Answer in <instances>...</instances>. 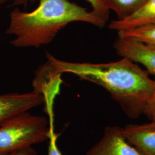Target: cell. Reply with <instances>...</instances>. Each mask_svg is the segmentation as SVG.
<instances>
[{
  "label": "cell",
  "instance_id": "obj_1",
  "mask_svg": "<svg viewBox=\"0 0 155 155\" xmlns=\"http://www.w3.org/2000/svg\"><path fill=\"white\" fill-rule=\"evenodd\" d=\"M47 57L55 76L71 73L102 86L133 119L143 114L155 89V80L150 78L149 73L125 58L107 63H90L63 61L48 53Z\"/></svg>",
  "mask_w": 155,
  "mask_h": 155
},
{
  "label": "cell",
  "instance_id": "obj_2",
  "mask_svg": "<svg viewBox=\"0 0 155 155\" xmlns=\"http://www.w3.org/2000/svg\"><path fill=\"white\" fill-rule=\"evenodd\" d=\"M75 21L88 22L99 28L106 21L93 12L69 0H40L30 12L14 9L5 33L15 38L11 45L17 47H35L50 44L62 28Z\"/></svg>",
  "mask_w": 155,
  "mask_h": 155
},
{
  "label": "cell",
  "instance_id": "obj_3",
  "mask_svg": "<svg viewBox=\"0 0 155 155\" xmlns=\"http://www.w3.org/2000/svg\"><path fill=\"white\" fill-rule=\"evenodd\" d=\"M53 131V124L45 117L21 113L0 126V155L44 143Z\"/></svg>",
  "mask_w": 155,
  "mask_h": 155
},
{
  "label": "cell",
  "instance_id": "obj_4",
  "mask_svg": "<svg viewBox=\"0 0 155 155\" xmlns=\"http://www.w3.org/2000/svg\"><path fill=\"white\" fill-rule=\"evenodd\" d=\"M85 155H141L125 138L122 127L105 128L102 137Z\"/></svg>",
  "mask_w": 155,
  "mask_h": 155
},
{
  "label": "cell",
  "instance_id": "obj_5",
  "mask_svg": "<svg viewBox=\"0 0 155 155\" xmlns=\"http://www.w3.org/2000/svg\"><path fill=\"white\" fill-rule=\"evenodd\" d=\"M44 103V96L35 91L23 94H1L0 126L18 114Z\"/></svg>",
  "mask_w": 155,
  "mask_h": 155
},
{
  "label": "cell",
  "instance_id": "obj_6",
  "mask_svg": "<svg viewBox=\"0 0 155 155\" xmlns=\"http://www.w3.org/2000/svg\"><path fill=\"white\" fill-rule=\"evenodd\" d=\"M117 54L122 58L142 64L155 76V48L133 39L118 37L114 43Z\"/></svg>",
  "mask_w": 155,
  "mask_h": 155
},
{
  "label": "cell",
  "instance_id": "obj_7",
  "mask_svg": "<svg viewBox=\"0 0 155 155\" xmlns=\"http://www.w3.org/2000/svg\"><path fill=\"white\" fill-rule=\"evenodd\" d=\"M127 142L141 155H155V121L122 127Z\"/></svg>",
  "mask_w": 155,
  "mask_h": 155
},
{
  "label": "cell",
  "instance_id": "obj_8",
  "mask_svg": "<svg viewBox=\"0 0 155 155\" xmlns=\"http://www.w3.org/2000/svg\"><path fill=\"white\" fill-rule=\"evenodd\" d=\"M155 24V0H148L130 16L121 20L113 21L109 27L117 32L130 28Z\"/></svg>",
  "mask_w": 155,
  "mask_h": 155
},
{
  "label": "cell",
  "instance_id": "obj_9",
  "mask_svg": "<svg viewBox=\"0 0 155 155\" xmlns=\"http://www.w3.org/2000/svg\"><path fill=\"white\" fill-rule=\"evenodd\" d=\"M106 7L116 13L121 20L137 11L148 0H102Z\"/></svg>",
  "mask_w": 155,
  "mask_h": 155
},
{
  "label": "cell",
  "instance_id": "obj_10",
  "mask_svg": "<svg viewBox=\"0 0 155 155\" xmlns=\"http://www.w3.org/2000/svg\"><path fill=\"white\" fill-rule=\"evenodd\" d=\"M118 37L137 40L155 48V24L118 31Z\"/></svg>",
  "mask_w": 155,
  "mask_h": 155
},
{
  "label": "cell",
  "instance_id": "obj_11",
  "mask_svg": "<svg viewBox=\"0 0 155 155\" xmlns=\"http://www.w3.org/2000/svg\"><path fill=\"white\" fill-rule=\"evenodd\" d=\"M91 4L93 11L98 16L104 19L105 21L109 19V10L106 7L102 0H86Z\"/></svg>",
  "mask_w": 155,
  "mask_h": 155
},
{
  "label": "cell",
  "instance_id": "obj_12",
  "mask_svg": "<svg viewBox=\"0 0 155 155\" xmlns=\"http://www.w3.org/2000/svg\"><path fill=\"white\" fill-rule=\"evenodd\" d=\"M143 114L151 121H155V87L153 93L145 107Z\"/></svg>",
  "mask_w": 155,
  "mask_h": 155
},
{
  "label": "cell",
  "instance_id": "obj_13",
  "mask_svg": "<svg viewBox=\"0 0 155 155\" xmlns=\"http://www.w3.org/2000/svg\"><path fill=\"white\" fill-rule=\"evenodd\" d=\"M56 139L57 136L55 135L54 131H53L48 140L49 144L48 148V155H62L56 144Z\"/></svg>",
  "mask_w": 155,
  "mask_h": 155
},
{
  "label": "cell",
  "instance_id": "obj_14",
  "mask_svg": "<svg viewBox=\"0 0 155 155\" xmlns=\"http://www.w3.org/2000/svg\"><path fill=\"white\" fill-rule=\"evenodd\" d=\"M8 155H37V152L32 147H30L15 151Z\"/></svg>",
  "mask_w": 155,
  "mask_h": 155
},
{
  "label": "cell",
  "instance_id": "obj_15",
  "mask_svg": "<svg viewBox=\"0 0 155 155\" xmlns=\"http://www.w3.org/2000/svg\"><path fill=\"white\" fill-rule=\"evenodd\" d=\"M38 0H0V4H4L6 2H12L14 5H22L26 6L29 2H33Z\"/></svg>",
  "mask_w": 155,
  "mask_h": 155
}]
</instances>
